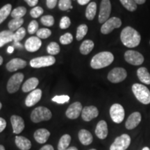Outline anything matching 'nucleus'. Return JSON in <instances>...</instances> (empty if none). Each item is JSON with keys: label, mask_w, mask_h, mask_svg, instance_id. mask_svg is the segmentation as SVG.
<instances>
[{"label": "nucleus", "mask_w": 150, "mask_h": 150, "mask_svg": "<svg viewBox=\"0 0 150 150\" xmlns=\"http://www.w3.org/2000/svg\"><path fill=\"white\" fill-rule=\"evenodd\" d=\"M120 40L127 47L134 48L138 47L141 41V35L137 30L131 27L124 28L120 33Z\"/></svg>", "instance_id": "1"}, {"label": "nucleus", "mask_w": 150, "mask_h": 150, "mask_svg": "<svg viewBox=\"0 0 150 150\" xmlns=\"http://www.w3.org/2000/svg\"><path fill=\"white\" fill-rule=\"evenodd\" d=\"M114 61V56L110 52H102L97 54L91 61V67L95 70L104 68Z\"/></svg>", "instance_id": "2"}, {"label": "nucleus", "mask_w": 150, "mask_h": 150, "mask_svg": "<svg viewBox=\"0 0 150 150\" xmlns=\"http://www.w3.org/2000/svg\"><path fill=\"white\" fill-rule=\"evenodd\" d=\"M132 92L136 98L142 104H150V91L145 86L140 83H134L132 86Z\"/></svg>", "instance_id": "3"}, {"label": "nucleus", "mask_w": 150, "mask_h": 150, "mask_svg": "<svg viewBox=\"0 0 150 150\" xmlns=\"http://www.w3.org/2000/svg\"><path fill=\"white\" fill-rule=\"evenodd\" d=\"M52 117L51 110L44 106L35 108L31 114V120L33 122L39 123L42 121H48Z\"/></svg>", "instance_id": "4"}, {"label": "nucleus", "mask_w": 150, "mask_h": 150, "mask_svg": "<svg viewBox=\"0 0 150 150\" xmlns=\"http://www.w3.org/2000/svg\"><path fill=\"white\" fill-rule=\"evenodd\" d=\"M55 62L56 59L53 56H44L31 59L30 61V65L33 68H40L51 66L55 63Z\"/></svg>", "instance_id": "5"}, {"label": "nucleus", "mask_w": 150, "mask_h": 150, "mask_svg": "<svg viewBox=\"0 0 150 150\" xmlns=\"http://www.w3.org/2000/svg\"><path fill=\"white\" fill-rule=\"evenodd\" d=\"M24 74L21 72L16 73V74L13 75L9 79L8 83H7V91L11 94L16 93L20 89V85H21L24 80Z\"/></svg>", "instance_id": "6"}, {"label": "nucleus", "mask_w": 150, "mask_h": 150, "mask_svg": "<svg viewBox=\"0 0 150 150\" xmlns=\"http://www.w3.org/2000/svg\"><path fill=\"white\" fill-rule=\"evenodd\" d=\"M127 76V70L123 67H115L108 72L107 79L112 83H118L123 81Z\"/></svg>", "instance_id": "7"}, {"label": "nucleus", "mask_w": 150, "mask_h": 150, "mask_svg": "<svg viewBox=\"0 0 150 150\" xmlns=\"http://www.w3.org/2000/svg\"><path fill=\"white\" fill-rule=\"evenodd\" d=\"M122 26V20L117 17H112L106 20L101 27V33L107 35L111 33L115 29H118Z\"/></svg>", "instance_id": "8"}, {"label": "nucleus", "mask_w": 150, "mask_h": 150, "mask_svg": "<svg viewBox=\"0 0 150 150\" xmlns=\"http://www.w3.org/2000/svg\"><path fill=\"white\" fill-rule=\"evenodd\" d=\"M124 57H125V60L126 62L130 65H135V66L142 65L145 61L142 54H140V52L135 51V50H127L125 53Z\"/></svg>", "instance_id": "9"}, {"label": "nucleus", "mask_w": 150, "mask_h": 150, "mask_svg": "<svg viewBox=\"0 0 150 150\" xmlns=\"http://www.w3.org/2000/svg\"><path fill=\"white\" fill-rule=\"evenodd\" d=\"M131 144V138L128 134H122L117 137L110 145V150H126Z\"/></svg>", "instance_id": "10"}, {"label": "nucleus", "mask_w": 150, "mask_h": 150, "mask_svg": "<svg viewBox=\"0 0 150 150\" xmlns=\"http://www.w3.org/2000/svg\"><path fill=\"white\" fill-rule=\"evenodd\" d=\"M110 115L112 120L116 124H120L124 120L125 112L123 106L120 104H112L110 108Z\"/></svg>", "instance_id": "11"}, {"label": "nucleus", "mask_w": 150, "mask_h": 150, "mask_svg": "<svg viewBox=\"0 0 150 150\" xmlns=\"http://www.w3.org/2000/svg\"><path fill=\"white\" fill-rule=\"evenodd\" d=\"M110 13H111V4L110 0H102L98 17L99 23L104 24L106 20H108L109 19Z\"/></svg>", "instance_id": "12"}, {"label": "nucleus", "mask_w": 150, "mask_h": 150, "mask_svg": "<svg viewBox=\"0 0 150 150\" xmlns=\"http://www.w3.org/2000/svg\"><path fill=\"white\" fill-rule=\"evenodd\" d=\"M82 110H83V108H82V105L80 102H74L67 108L66 112H65V115L69 119L75 120L79 117Z\"/></svg>", "instance_id": "13"}, {"label": "nucleus", "mask_w": 150, "mask_h": 150, "mask_svg": "<svg viewBox=\"0 0 150 150\" xmlns=\"http://www.w3.org/2000/svg\"><path fill=\"white\" fill-rule=\"evenodd\" d=\"M99 115V110L95 106H86L81 112V117L84 121L90 122Z\"/></svg>", "instance_id": "14"}, {"label": "nucleus", "mask_w": 150, "mask_h": 150, "mask_svg": "<svg viewBox=\"0 0 150 150\" xmlns=\"http://www.w3.org/2000/svg\"><path fill=\"white\" fill-rule=\"evenodd\" d=\"M41 45H42V41L37 36L29 38L24 44L25 49L29 52H37L40 48Z\"/></svg>", "instance_id": "15"}, {"label": "nucleus", "mask_w": 150, "mask_h": 150, "mask_svg": "<svg viewBox=\"0 0 150 150\" xmlns=\"http://www.w3.org/2000/svg\"><path fill=\"white\" fill-rule=\"evenodd\" d=\"M142 120V116L140 112H134L131 113L129 117L127 118L126 122H125V127L129 130H131L136 128L137 126L140 123Z\"/></svg>", "instance_id": "16"}, {"label": "nucleus", "mask_w": 150, "mask_h": 150, "mask_svg": "<svg viewBox=\"0 0 150 150\" xmlns=\"http://www.w3.org/2000/svg\"><path fill=\"white\" fill-rule=\"evenodd\" d=\"M27 63L23 59H18V58H16V59H11L8 63H7L6 67L7 70L8 72H16L18 70L20 69H23L27 66Z\"/></svg>", "instance_id": "17"}, {"label": "nucleus", "mask_w": 150, "mask_h": 150, "mask_svg": "<svg viewBox=\"0 0 150 150\" xmlns=\"http://www.w3.org/2000/svg\"><path fill=\"white\" fill-rule=\"evenodd\" d=\"M42 97V91L40 89H35L31 91L27 95L25 99V104L28 107H31L36 104Z\"/></svg>", "instance_id": "18"}, {"label": "nucleus", "mask_w": 150, "mask_h": 150, "mask_svg": "<svg viewBox=\"0 0 150 150\" xmlns=\"http://www.w3.org/2000/svg\"><path fill=\"white\" fill-rule=\"evenodd\" d=\"M11 122L12 125L13 130V133L16 134H20L22 131L24 130V121L22 117L18 115H12L11 117Z\"/></svg>", "instance_id": "19"}, {"label": "nucleus", "mask_w": 150, "mask_h": 150, "mask_svg": "<svg viewBox=\"0 0 150 150\" xmlns=\"http://www.w3.org/2000/svg\"><path fill=\"white\" fill-rule=\"evenodd\" d=\"M108 125L106 121L100 120L97 123L95 129V134L99 139H105L108 136Z\"/></svg>", "instance_id": "20"}, {"label": "nucleus", "mask_w": 150, "mask_h": 150, "mask_svg": "<svg viewBox=\"0 0 150 150\" xmlns=\"http://www.w3.org/2000/svg\"><path fill=\"white\" fill-rule=\"evenodd\" d=\"M50 136V132L46 129H39L35 131L34 138L37 142L43 144L47 141Z\"/></svg>", "instance_id": "21"}, {"label": "nucleus", "mask_w": 150, "mask_h": 150, "mask_svg": "<svg viewBox=\"0 0 150 150\" xmlns=\"http://www.w3.org/2000/svg\"><path fill=\"white\" fill-rule=\"evenodd\" d=\"M78 136L81 143L83 144V145H89L93 142V135L89 131L86 130V129H81L79 132Z\"/></svg>", "instance_id": "22"}, {"label": "nucleus", "mask_w": 150, "mask_h": 150, "mask_svg": "<svg viewBox=\"0 0 150 150\" xmlns=\"http://www.w3.org/2000/svg\"><path fill=\"white\" fill-rule=\"evenodd\" d=\"M39 83V80L36 77H31L27 79L23 83L22 90L24 93H29L34 91Z\"/></svg>", "instance_id": "23"}, {"label": "nucleus", "mask_w": 150, "mask_h": 150, "mask_svg": "<svg viewBox=\"0 0 150 150\" xmlns=\"http://www.w3.org/2000/svg\"><path fill=\"white\" fill-rule=\"evenodd\" d=\"M137 76L142 83L146 85H150V74L145 67H140L137 70Z\"/></svg>", "instance_id": "24"}, {"label": "nucleus", "mask_w": 150, "mask_h": 150, "mask_svg": "<svg viewBox=\"0 0 150 150\" xmlns=\"http://www.w3.org/2000/svg\"><path fill=\"white\" fill-rule=\"evenodd\" d=\"M15 142L17 147L21 150H29L31 147V141L24 136H16Z\"/></svg>", "instance_id": "25"}, {"label": "nucleus", "mask_w": 150, "mask_h": 150, "mask_svg": "<svg viewBox=\"0 0 150 150\" xmlns=\"http://www.w3.org/2000/svg\"><path fill=\"white\" fill-rule=\"evenodd\" d=\"M14 33L10 30H5L0 32V47L4 45L13 41Z\"/></svg>", "instance_id": "26"}, {"label": "nucleus", "mask_w": 150, "mask_h": 150, "mask_svg": "<svg viewBox=\"0 0 150 150\" xmlns=\"http://www.w3.org/2000/svg\"><path fill=\"white\" fill-rule=\"evenodd\" d=\"M94 47H95V44H94L93 40H86L81 44L79 51L81 54H83V55H88L92 52Z\"/></svg>", "instance_id": "27"}, {"label": "nucleus", "mask_w": 150, "mask_h": 150, "mask_svg": "<svg viewBox=\"0 0 150 150\" xmlns=\"http://www.w3.org/2000/svg\"><path fill=\"white\" fill-rule=\"evenodd\" d=\"M97 4L95 2H91L88 4L86 10V17L88 20H93L96 16Z\"/></svg>", "instance_id": "28"}, {"label": "nucleus", "mask_w": 150, "mask_h": 150, "mask_svg": "<svg viewBox=\"0 0 150 150\" xmlns=\"http://www.w3.org/2000/svg\"><path fill=\"white\" fill-rule=\"evenodd\" d=\"M24 23V19L23 18H15L11 20L8 22V29L11 31H16L20 28L22 27V25Z\"/></svg>", "instance_id": "29"}, {"label": "nucleus", "mask_w": 150, "mask_h": 150, "mask_svg": "<svg viewBox=\"0 0 150 150\" xmlns=\"http://www.w3.org/2000/svg\"><path fill=\"white\" fill-rule=\"evenodd\" d=\"M71 142V136L69 134H65L61 137L59 144H58V149L66 150L68 148L69 145Z\"/></svg>", "instance_id": "30"}, {"label": "nucleus", "mask_w": 150, "mask_h": 150, "mask_svg": "<svg viewBox=\"0 0 150 150\" xmlns=\"http://www.w3.org/2000/svg\"><path fill=\"white\" fill-rule=\"evenodd\" d=\"M11 9H12V6L10 4H7L4 6L2 8H0V24L11 13Z\"/></svg>", "instance_id": "31"}, {"label": "nucleus", "mask_w": 150, "mask_h": 150, "mask_svg": "<svg viewBox=\"0 0 150 150\" xmlns=\"http://www.w3.org/2000/svg\"><path fill=\"white\" fill-rule=\"evenodd\" d=\"M88 31V26L86 24H80L77 27V29H76V40L79 41L81 40L86 36V35L87 34Z\"/></svg>", "instance_id": "32"}, {"label": "nucleus", "mask_w": 150, "mask_h": 150, "mask_svg": "<svg viewBox=\"0 0 150 150\" xmlns=\"http://www.w3.org/2000/svg\"><path fill=\"white\" fill-rule=\"evenodd\" d=\"M27 13V8L24 6L17 7L11 12V16L13 18H22Z\"/></svg>", "instance_id": "33"}, {"label": "nucleus", "mask_w": 150, "mask_h": 150, "mask_svg": "<svg viewBox=\"0 0 150 150\" xmlns=\"http://www.w3.org/2000/svg\"><path fill=\"white\" fill-rule=\"evenodd\" d=\"M122 5L130 12H134L137 9V4L134 0H120Z\"/></svg>", "instance_id": "34"}, {"label": "nucleus", "mask_w": 150, "mask_h": 150, "mask_svg": "<svg viewBox=\"0 0 150 150\" xmlns=\"http://www.w3.org/2000/svg\"><path fill=\"white\" fill-rule=\"evenodd\" d=\"M61 51L59 45L56 42H52L47 47V52L51 56L56 55Z\"/></svg>", "instance_id": "35"}, {"label": "nucleus", "mask_w": 150, "mask_h": 150, "mask_svg": "<svg viewBox=\"0 0 150 150\" xmlns=\"http://www.w3.org/2000/svg\"><path fill=\"white\" fill-rule=\"evenodd\" d=\"M26 35V30L24 27L20 28L18 30H17L16 33H14L13 35V41L14 42H19L21 41L22 39L25 37Z\"/></svg>", "instance_id": "36"}, {"label": "nucleus", "mask_w": 150, "mask_h": 150, "mask_svg": "<svg viewBox=\"0 0 150 150\" xmlns=\"http://www.w3.org/2000/svg\"><path fill=\"white\" fill-rule=\"evenodd\" d=\"M36 35V36L40 39H46L52 35V31L47 28H42V29H38Z\"/></svg>", "instance_id": "37"}, {"label": "nucleus", "mask_w": 150, "mask_h": 150, "mask_svg": "<svg viewBox=\"0 0 150 150\" xmlns=\"http://www.w3.org/2000/svg\"><path fill=\"white\" fill-rule=\"evenodd\" d=\"M59 8L61 11H68V9L73 8L71 0H59Z\"/></svg>", "instance_id": "38"}, {"label": "nucleus", "mask_w": 150, "mask_h": 150, "mask_svg": "<svg viewBox=\"0 0 150 150\" xmlns=\"http://www.w3.org/2000/svg\"><path fill=\"white\" fill-rule=\"evenodd\" d=\"M60 42L63 45H69L73 41V36L70 33H65V34L62 35L60 37Z\"/></svg>", "instance_id": "39"}, {"label": "nucleus", "mask_w": 150, "mask_h": 150, "mask_svg": "<svg viewBox=\"0 0 150 150\" xmlns=\"http://www.w3.org/2000/svg\"><path fill=\"white\" fill-rule=\"evenodd\" d=\"M40 22L44 26L52 27L54 24V18L52 16H44L40 18Z\"/></svg>", "instance_id": "40"}, {"label": "nucleus", "mask_w": 150, "mask_h": 150, "mask_svg": "<svg viewBox=\"0 0 150 150\" xmlns=\"http://www.w3.org/2000/svg\"><path fill=\"white\" fill-rule=\"evenodd\" d=\"M52 100L54 102L57 103V104H63L69 102V100H70V97H69L68 95H56V96L54 97L52 99Z\"/></svg>", "instance_id": "41"}, {"label": "nucleus", "mask_w": 150, "mask_h": 150, "mask_svg": "<svg viewBox=\"0 0 150 150\" xmlns=\"http://www.w3.org/2000/svg\"><path fill=\"white\" fill-rule=\"evenodd\" d=\"M38 23L36 20H32L28 25L27 31L29 34H33V33H37V31H38Z\"/></svg>", "instance_id": "42"}, {"label": "nucleus", "mask_w": 150, "mask_h": 150, "mask_svg": "<svg viewBox=\"0 0 150 150\" xmlns=\"http://www.w3.org/2000/svg\"><path fill=\"white\" fill-rule=\"evenodd\" d=\"M43 12L44 11L40 6H35L30 11V15L33 18H38L43 14Z\"/></svg>", "instance_id": "43"}, {"label": "nucleus", "mask_w": 150, "mask_h": 150, "mask_svg": "<svg viewBox=\"0 0 150 150\" xmlns=\"http://www.w3.org/2000/svg\"><path fill=\"white\" fill-rule=\"evenodd\" d=\"M71 20L67 16H64L61 18L60 21L59 27L61 29H66L70 26Z\"/></svg>", "instance_id": "44"}, {"label": "nucleus", "mask_w": 150, "mask_h": 150, "mask_svg": "<svg viewBox=\"0 0 150 150\" xmlns=\"http://www.w3.org/2000/svg\"><path fill=\"white\" fill-rule=\"evenodd\" d=\"M57 1L58 0H46L47 6L50 9L55 8L56 4H57Z\"/></svg>", "instance_id": "45"}, {"label": "nucleus", "mask_w": 150, "mask_h": 150, "mask_svg": "<svg viewBox=\"0 0 150 150\" xmlns=\"http://www.w3.org/2000/svg\"><path fill=\"white\" fill-rule=\"evenodd\" d=\"M6 127V122L4 118L0 117V133L2 132Z\"/></svg>", "instance_id": "46"}, {"label": "nucleus", "mask_w": 150, "mask_h": 150, "mask_svg": "<svg viewBox=\"0 0 150 150\" xmlns=\"http://www.w3.org/2000/svg\"><path fill=\"white\" fill-rule=\"evenodd\" d=\"M24 1L31 7L35 6L37 5V4L38 3V0H24Z\"/></svg>", "instance_id": "47"}, {"label": "nucleus", "mask_w": 150, "mask_h": 150, "mask_svg": "<svg viewBox=\"0 0 150 150\" xmlns=\"http://www.w3.org/2000/svg\"><path fill=\"white\" fill-rule=\"evenodd\" d=\"M40 150H54V147L51 145H46L41 148Z\"/></svg>", "instance_id": "48"}, {"label": "nucleus", "mask_w": 150, "mask_h": 150, "mask_svg": "<svg viewBox=\"0 0 150 150\" xmlns=\"http://www.w3.org/2000/svg\"><path fill=\"white\" fill-rule=\"evenodd\" d=\"M90 1H91V0H77L79 4H80V5L87 4L89 3Z\"/></svg>", "instance_id": "49"}, {"label": "nucleus", "mask_w": 150, "mask_h": 150, "mask_svg": "<svg viewBox=\"0 0 150 150\" xmlns=\"http://www.w3.org/2000/svg\"><path fill=\"white\" fill-rule=\"evenodd\" d=\"M134 1L137 4L141 5V4H143L145 3L146 0H134Z\"/></svg>", "instance_id": "50"}, {"label": "nucleus", "mask_w": 150, "mask_h": 150, "mask_svg": "<svg viewBox=\"0 0 150 150\" xmlns=\"http://www.w3.org/2000/svg\"><path fill=\"white\" fill-rule=\"evenodd\" d=\"M14 52V48L13 47H8V49H7V52L8 54H12L13 52Z\"/></svg>", "instance_id": "51"}, {"label": "nucleus", "mask_w": 150, "mask_h": 150, "mask_svg": "<svg viewBox=\"0 0 150 150\" xmlns=\"http://www.w3.org/2000/svg\"><path fill=\"white\" fill-rule=\"evenodd\" d=\"M14 45L15 47H18V48H21L22 47V45L20 44V42H14Z\"/></svg>", "instance_id": "52"}, {"label": "nucleus", "mask_w": 150, "mask_h": 150, "mask_svg": "<svg viewBox=\"0 0 150 150\" xmlns=\"http://www.w3.org/2000/svg\"><path fill=\"white\" fill-rule=\"evenodd\" d=\"M66 150H78V149L75 147H70L67 148Z\"/></svg>", "instance_id": "53"}, {"label": "nucleus", "mask_w": 150, "mask_h": 150, "mask_svg": "<svg viewBox=\"0 0 150 150\" xmlns=\"http://www.w3.org/2000/svg\"><path fill=\"white\" fill-rule=\"evenodd\" d=\"M2 63H3V58L2 56H0V65H2Z\"/></svg>", "instance_id": "54"}, {"label": "nucleus", "mask_w": 150, "mask_h": 150, "mask_svg": "<svg viewBox=\"0 0 150 150\" xmlns=\"http://www.w3.org/2000/svg\"><path fill=\"white\" fill-rule=\"evenodd\" d=\"M0 150H5V148L3 145H0Z\"/></svg>", "instance_id": "55"}, {"label": "nucleus", "mask_w": 150, "mask_h": 150, "mask_svg": "<svg viewBox=\"0 0 150 150\" xmlns=\"http://www.w3.org/2000/svg\"><path fill=\"white\" fill-rule=\"evenodd\" d=\"M142 150H150V149H149V147H145Z\"/></svg>", "instance_id": "56"}, {"label": "nucleus", "mask_w": 150, "mask_h": 150, "mask_svg": "<svg viewBox=\"0 0 150 150\" xmlns=\"http://www.w3.org/2000/svg\"><path fill=\"white\" fill-rule=\"evenodd\" d=\"M1 107H2V104H1V103L0 102V109H1Z\"/></svg>", "instance_id": "57"}, {"label": "nucleus", "mask_w": 150, "mask_h": 150, "mask_svg": "<svg viewBox=\"0 0 150 150\" xmlns=\"http://www.w3.org/2000/svg\"><path fill=\"white\" fill-rule=\"evenodd\" d=\"M90 150H97V149H90Z\"/></svg>", "instance_id": "58"}, {"label": "nucleus", "mask_w": 150, "mask_h": 150, "mask_svg": "<svg viewBox=\"0 0 150 150\" xmlns=\"http://www.w3.org/2000/svg\"><path fill=\"white\" fill-rule=\"evenodd\" d=\"M149 44H150V41H149Z\"/></svg>", "instance_id": "59"}]
</instances>
